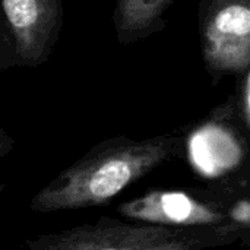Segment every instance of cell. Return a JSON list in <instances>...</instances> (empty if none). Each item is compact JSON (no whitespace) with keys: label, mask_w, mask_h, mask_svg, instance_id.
<instances>
[{"label":"cell","mask_w":250,"mask_h":250,"mask_svg":"<svg viewBox=\"0 0 250 250\" xmlns=\"http://www.w3.org/2000/svg\"><path fill=\"white\" fill-rule=\"evenodd\" d=\"M202 59L212 82L250 67V0H201Z\"/></svg>","instance_id":"obj_4"},{"label":"cell","mask_w":250,"mask_h":250,"mask_svg":"<svg viewBox=\"0 0 250 250\" xmlns=\"http://www.w3.org/2000/svg\"><path fill=\"white\" fill-rule=\"evenodd\" d=\"M174 0H116L113 22L120 44L145 40L166 28L164 13Z\"/></svg>","instance_id":"obj_6"},{"label":"cell","mask_w":250,"mask_h":250,"mask_svg":"<svg viewBox=\"0 0 250 250\" xmlns=\"http://www.w3.org/2000/svg\"><path fill=\"white\" fill-rule=\"evenodd\" d=\"M185 145L179 135L105 139L41 188L29 208L37 214H51L108 205L125 189L179 158Z\"/></svg>","instance_id":"obj_1"},{"label":"cell","mask_w":250,"mask_h":250,"mask_svg":"<svg viewBox=\"0 0 250 250\" xmlns=\"http://www.w3.org/2000/svg\"><path fill=\"white\" fill-rule=\"evenodd\" d=\"M117 212L129 221L179 227L224 229L250 240L249 177H226L204 188L155 189L122 202Z\"/></svg>","instance_id":"obj_2"},{"label":"cell","mask_w":250,"mask_h":250,"mask_svg":"<svg viewBox=\"0 0 250 250\" xmlns=\"http://www.w3.org/2000/svg\"><path fill=\"white\" fill-rule=\"evenodd\" d=\"M15 148V141L6 133L4 129L0 127V158L9 155Z\"/></svg>","instance_id":"obj_8"},{"label":"cell","mask_w":250,"mask_h":250,"mask_svg":"<svg viewBox=\"0 0 250 250\" xmlns=\"http://www.w3.org/2000/svg\"><path fill=\"white\" fill-rule=\"evenodd\" d=\"M243 242L224 229L179 227L101 217L59 233L26 239L23 250H214Z\"/></svg>","instance_id":"obj_3"},{"label":"cell","mask_w":250,"mask_h":250,"mask_svg":"<svg viewBox=\"0 0 250 250\" xmlns=\"http://www.w3.org/2000/svg\"><path fill=\"white\" fill-rule=\"evenodd\" d=\"M18 59L38 66L47 60L62 28V0H0Z\"/></svg>","instance_id":"obj_5"},{"label":"cell","mask_w":250,"mask_h":250,"mask_svg":"<svg viewBox=\"0 0 250 250\" xmlns=\"http://www.w3.org/2000/svg\"><path fill=\"white\" fill-rule=\"evenodd\" d=\"M4 189H6V185H0V195L4 192Z\"/></svg>","instance_id":"obj_9"},{"label":"cell","mask_w":250,"mask_h":250,"mask_svg":"<svg viewBox=\"0 0 250 250\" xmlns=\"http://www.w3.org/2000/svg\"><path fill=\"white\" fill-rule=\"evenodd\" d=\"M250 85V75L249 70L245 72L243 75L239 76V83H237V89H239V119L243 122V126L246 130H249L250 127V104H249V89Z\"/></svg>","instance_id":"obj_7"}]
</instances>
